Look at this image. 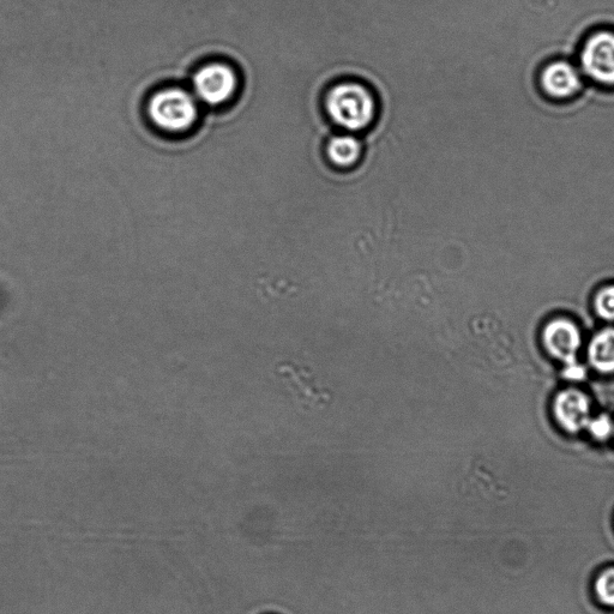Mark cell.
I'll return each mask as SVG.
<instances>
[{"mask_svg":"<svg viewBox=\"0 0 614 614\" xmlns=\"http://www.w3.org/2000/svg\"><path fill=\"white\" fill-rule=\"evenodd\" d=\"M325 111L336 125L347 131H363L376 118L375 96L364 84L343 82L336 84L325 96Z\"/></svg>","mask_w":614,"mask_h":614,"instance_id":"1","label":"cell"},{"mask_svg":"<svg viewBox=\"0 0 614 614\" xmlns=\"http://www.w3.org/2000/svg\"><path fill=\"white\" fill-rule=\"evenodd\" d=\"M148 117L162 131L184 132L191 129L198 118L196 100L184 89L160 90L149 100Z\"/></svg>","mask_w":614,"mask_h":614,"instance_id":"2","label":"cell"},{"mask_svg":"<svg viewBox=\"0 0 614 614\" xmlns=\"http://www.w3.org/2000/svg\"><path fill=\"white\" fill-rule=\"evenodd\" d=\"M198 99L209 106H220L233 99L238 89V76L232 66L224 63L204 65L194 76Z\"/></svg>","mask_w":614,"mask_h":614,"instance_id":"3","label":"cell"},{"mask_svg":"<svg viewBox=\"0 0 614 614\" xmlns=\"http://www.w3.org/2000/svg\"><path fill=\"white\" fill-rule=\"evenodd\" d=\"M581 68L595 83L614 86V32L599 30L589 36L582 47Z\"/></svg>","mask_w":614,"mask_h":614,"instance_id":"4","label":"cell"},{"mask_svg":"<svg viewBox=\"0 0 614 614\" xmlns=\"http://www.w3.org/2000/svg\"><path fill=\"white\" fill-rule=\"evenodd\" d=\"M582 82L581 72L564 60L547 65L541 74V87L555 99H569L579 93Z\"/></svg>","mask_w":614,"mask_h":614,"instance_id":"5","label":"cell"},{"mask_svg":"<svg viewBox=\"0 0 614 614\" xmlns=\"http://www.w3.org/2000/svg\"><path fill=\"white\" fill-rule=\"evenodd\" d=\"M547 351L562 360L565 365L576 363V355L581 346V334L573 323L555 321L547 325L544 333Z\"/></svg>","mask_w":614,"mask_h":614,"instance_id":"6","label":"cell"},{"mask_svg":"<svg viewBox=\"0 0 614 614\" xmlns=\"http://www.w3.org/2000/svg\"><path fill=\"white\" fill-rule=\"evenodd\" d=\"M555 414L559 424L570 433L586 429L592 419L587 396L575 389L563 391L557 396Z\"/></svg>","mask_w":614,"mask_h":614,"instance_id":"7","label":"cell"},{"mask_svg":"<svg viewBox=\"0 0 614 614\" xmlns=\"http://www.w3.org/2000/svg\"><path fill=\"white\" fill-rule=\"evenodd\" d=\"M363 146L357 137L340 135L331 138L327 144V156L331 164L339 168H351L361 158Z\"/></svg>","mask_w":614,"mask_h":614,"instance_id":"8","label":"cell"},{"mask_svg":"<svg viewBox=\"0 0 614 614\" xmlns=\"http://www.w3.org/2000/svg\"><path fill=\"white\" fill-rule=\"evenodd\" d=\"M589 361L600 372H614V329L601 331L588 349Z\"/></svg>","mask_w":614,"mask_h":614,"instance_id":"9","label":"cell"},{"mask_svg":"<svg viewBox=\"0 0 614 614\" xmlns=\"http://www.w3.org/2000/svg\"><path fill=\"white\" fill-rule=\"evenodd\" d=\"M594 591L601 604L614 607V568L605 570L597 577Z\"/></svg>","mask_w":614,"mask_h":614,"instance_id":"10","label":"cell"},{"mask_svg":"<svg viewBox=\"0 0 614 614\" xmlns=\"http://www.w3.org/2000/svg\"><path fill=\"white\" fill-rule=\"evenodd\" d=\"M595 307L600 317L607 321H614V287H607L599 293L595 300Z\"/></svg>","mask_w":614,"mask_h":614,"instance_id":"11","label":"cell"},{"mask_svg":"<svg viewBox=\"0 0 614 614\" xmlns=\"http://www.w3.org/2000/svg\"><path fill=\"white\" fill-rule=\"evenodd\" d=\"M587 427L591 435L600 441L609 438L613 430L612 421L607 415H599L598 418L591 419Z\"/></svg>","mask_w":614,"mask_h":614,"instance_id":"12","label":"cell"},{"mask_svg":"<svg viewBox=\"0 0 614 614\" xmlns=\"http://www.w3.org/2000/svg\"><path fill=\"white\" fill-rule=\"evenodd\" d=\"M586 369L579 363L568 364L563 372V377L569 381H583L586 378Z\"/></svg>","mask_w":614,"mask_h":614,"instance_id":"13","label":"cell"}]
</instances>
